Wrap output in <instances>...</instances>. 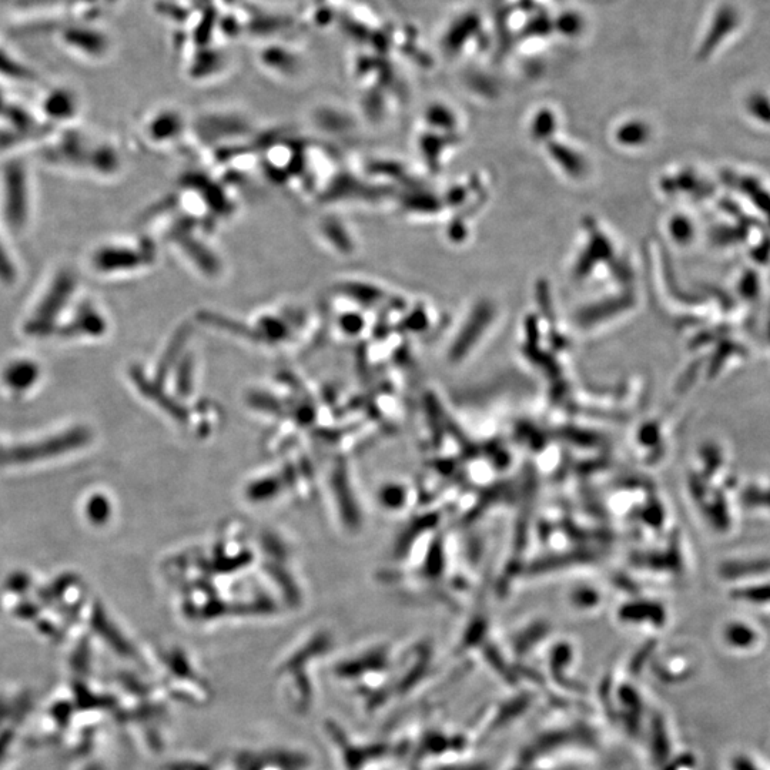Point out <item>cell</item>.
Instances as JSON below:
<instances>
[{
	"label": "cell",
	"instance_id": "obj_1",
	"mask_svg": "<svg viewBox=\"0 0 770 770\" xmlns=\"http://www.w3.org/2000/svg\"><path fill=\"white\" fill-rule=\"evenodd\" d=\"M76 279L72 273L63 271L53 283L50 284L45 296L39 301L38 307L33 311L32 317L28 321L26 331L35 336H45L52 333L55 328L56 318L62 314L69 300L72 299L75 291Z\"/></svg>",
	"mask_w": 770,
	"mask_h": 770
},
{
	"label": "cell",
	"instance_id": "obj_2",
	"mask_svg": "<svg viewBox=\"0 0 770 770\" xmlns=\"http://www.w3.org/2000/svg\"><path fill=\"white\" fill-rule=\"evenodd\" d=\"M3 213L13 229H22L28 222L29 184L22 164L10 163L3 173Z\"/></svg>",
	"mask_w": 770,
	"mask_h": 770
},
{
	"label": "cell",
	"instance_id": "obj_3",
	"mask_svg": "<svg viewBox=\"0 0 770 770\" xmlns=\"http://www.w3.org/2000/svg\"><path fill=\"white\" fill-rule=\"evenodd\" d=\"M87 440H89V433L87 431L75 430L45 441V443L10 448V450H2L0 448V464H23V462L53 457V455L66 453V451L72 450V448L80 447Z\"/></svg>",
	"mask_w": 770,
	"mask_h": 770
},
{
	"label": "cell",
	"instance_id": "obj_4",
	"mask_svg": "<svg viewBox=\"0 0 770 770\" xmlns=\"http://www.w3.org/2000/svg\"><path fill=\"white\" fill-rule=\"evenodd\" d=\"M743 28V13L733 3H723L713 12L711 23L708 25L705 40H711V45L733 39Z\"/></svg>",
	"mask_w": 770,
	"mask_h": 770
},
{
	"label": "cell",
	"instance_id": "obj_5",
	"mask_svg": "<svg viewBox=\"0 0 770 770\" xmlns=\"http://www.w3.org/2000/svg\"><path fill=\"white\" fill-rule=\"evenodd\" d=\"M105 320L92 306H83L76 311L75 317L66 326L65 336H100L105 331Z\"/></svg>",
	"mask_w": 770,
	"mask_h": 770
},
{
	"label": "cell",
	"instance_id": "obj_6",
	"mask_svg": "<svg viewBox=\"0 0 770 770\" xmlns=\"http://www.w3.org/2000/svg\"><path fill=\"white\" fill-rule=\"evenodd\" d=\"M761 639L762 635L759 634L755 626L749 624V621L738 619V621H731V624L726 625L725 641L732 648L752 649L761 644Z\"/></svg>",
	"mask_w": 770,
	"mask_h": 770
},
{
	"label": "cell",
	"instance_id": "obj_7",
	"mask_svg": "<svg viewBox=\"0 0 770 770\" xmlns=\"http://www.w3.org/2000/svg\"><path fill=\"white\" fill-rule=\"evenodd\" d=\"M39 376V368L30 361H18L6 368L5 381L15 390H26L35 383Z\"/></svg>",
	"mask_w": 770,
	"mask_h": 770
},
{
	"label": "cell",
	"instance_id": "obj_8",
	"mask_svg": "<svg viewBox=\"0 0 770 770\" xmlns=\"http://www.w3.org/2000/svg\"><path fill=\"white\" fill-rule=\"evenodd\" d=\"M46 112L49 116L56 117V119H65L70 117L75 112V106H73L72 100L63 95H55L50 97L48 103L45 106Z\"/></svg>",
	"mask_w": 770,
	"mask_h": 770
},
{
	"label": "cell",
	"instance_id": "obj_9",
	"mask_svg": "<svg viewBox=\"0 0 770 770\" xmlns=\"http://www.w3.org/2000/svg\"><path fill=\"white\" fill-rule=\"evenodd\" d=\"M87 514H89L90 521L103 522L106 521L107 515H109V505L105 498H93L87 505Z\"/></svg>",
	"mask_w": 770,
	"mask_h": 770
},
{
	"label": "cell",
	"instance_id": "obj_10",
	"mask_svg": "<svg viewBox=\"0 0 770 770\" xmlns=\"http://www.w3.org/2000/svg\"><path fill=\"white\" fill-rule=\"evenodd\" d=\"M2 246L3 244L0 243V279L6 281V283H12L13 279H15V267H13L8 253H6Z\"/></svg>",
	"mask_w": 770,
	"mask_h": 770
}]
</instances>
